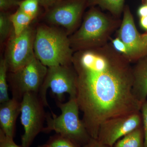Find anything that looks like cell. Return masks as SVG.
Returning a JSON list of instances; mask_svg holds the SVG:
<instances>
[{
  "instance_id": "6da1fadb",
  "label": "cell",
  "mask_w": 147,
  "mask_h": 147,
  "mask_svg": "<svg viewBox=\"0 0 147 147\" xmlns=\"http://www.w3.org/2000/svg\"><path fill=\"white\" fill-rule=\"evenodd\" d=\"M72 65L76 101L91 138L97 139L100 125L108 119L140 111L142 105L132 93V67L112 45L77 51Z\"/></svg>"
},
{
  "instance_id": "7a4b0ae2",
  "label": "cell",
  "mask_w": 147,
  "mask_h": 147,
  "mask_svg": "<svg viewBox=\"0 0 147 147\" xmlns=\"http://www.w3.org/2000/svg\"><path fill=\"white\" fill-rule=\"evenodd\" d=\"M35 57L47 67L72 64L74 55L67 33L54 27L40 26L35 33Z\"/></svg>"
},
{
  "instance_id": "3957f363",
  "label": "cell",
  "mask_w": 147,
  "mask_h": 147,
  "mask_svg": "<svg viewBox=\"0 0 147 147\" xmlns=\"http://www.w3.org/2000/svg\"><path fill=\"white\" fill-rule=\"evenodd\" d=\"M119 22L96 9L86 14L81 27L69 38L73 50L79 51L104 46Z\"/></svg>"
},
{
  "instance_id": "277c9868",
  "label": "cell",
  "mask_w": 147,
  "mask_h": 147,
  "mask_svg": "<svg viewBox=\"0 0 147 147\" xmlns=\"http://www.w3.org/2000/svg\"><path fill=\"white\" fill-rule=\"evenodd\" d=\"M57 105L60 109V115L57 116L53 113L52 117L50 114H46L47 126L44 127L42 131L48 133L55 131L79 146H83L91 137L79 118L80 109L76 98H69L64 103L59 101Z\"/></svg>"
},
{
  "instance_id": "5b68a950",
  "label": "cell",
  "mask_w": 147,
  "mask_h": 147,
  "mask_svg": "<svg viewBox=\"0 0 147 147\" xmlns=\"http://www.w3.org/2000/svg\"><path fill=\"white\" fill-rule=\"evenodd\" d=\"M21 123L24 133L21 136L22 147H30L36 136L42 131L46 119L44 103L38 93L25 94L21 101Z\"/></svg>"
},
{
  "instance_id": "8992f818",
  "label": "cell",
  "mask_w": 147,
  "mask_h": 147,
  "mask_svg": "<svg viewBox=\"0 0 147 147\" xmlns=\"http://www.w3.org/2000/svg\"><path fill=\"white\" fill-rule=\"evenodd\" d=\"M49 88L60 101H61L65 93L68 94L69 98H76L77 76L73 66L70 65L48 67L38 93L45 107L49 106L47 99V90Z\"/></svg>"
},
{
  "instance_id": "52a82bcc",
  "label": "cell",
  "mask_w": 147,
  "mask_h": 147,
  "mask_svg": "<svg viewBox=\"0 0 147 147\" xmlns=\"http://www.w3.org/2000/svg\"><path fill=\"white\" fill-rule=\"evenodd\" d=\"M47 69L48 67L35 56L26 64L15 72H11V88L12 97L21 101L27 93H38Z\"/></svg>"
},
{
  "instance_id": "ba28073f",
  "label": "cell",
  "mask_w": 147,
  "mask_h": 147,
  "mask_svg": "<svg viewBox=\"0 0 147 147\" xmlns=\"http://www.w3.org/2000/svg\"><path fill=\"white\" fill-rule=\"evenodd\" d=\"M35 34L29 26L18 36L13 32L9 38L5 59L8 69L14 72L26 64L34 57Z\"/></svg>"
},
{
  "instance_id": "9c48e42d",
  "label": "cell",
  "mask_w": 147,
  "mask_h": 147,
  "mask_svg": "<svg viewBox=\"0 0 147 147\" xmlns=\"http://www.w3.org/2000/svg\"><path fill=\"white\" fill-rule=\"evenodd\" d=\"M142 126L140 111L115 117L101 124L97 139L103 144L113 147L121 138Z\"/></svg>"
},
{
  "instance_id": "30bf717a",
  "label": "cell",
  "mask_w": 147,
  "mask_h": 147,
  "mask_svg": "<svg viewBox=\"0 0 147 147\" xmlns=\"http://www.w3.org/2000/svg\"><path fill=\"white\" fill-rule=\"evenodd\" d=\"M118 38L127 47L126 59L129 62L138 61L147 55V34H141L135 26L134 18L128 7L123 10V17Z\"/></svg>"
},
{
  "instance_id": "8fae6325",
  "label": "cell",
  "mask_w": 147,
  "mask_h": 147,
  "mask_svg": "<svg viewBox=\"0 0 147 147\" xmlns=\"http://www.w3.org/2000/svg\"><path fill=\"white\" fill-rule=\"evenodd\" d=\"M87 0H64L48 10L46 19L50 24L63 27L69 33L79 24Z\"/></svg>"
},
{
  "instance_id": "7c38bea8",
  "label": "cell",
  "mask_w": 147,
  "mask_h": 147,
  "mask_svg": "<svg viewBox=\"0 0 147 147\" xmlns=\"http://www.w3.org/2000/svg\"><path fill=\"white\" fill-rule=\"evenodd\" d=\"M21 111V101L14 98L1 103L0 129L6 136L14 137L16 119Z\"/></svg>"
},
{
  "instance_id": "4fadbf2b",
  "label": "cell",
  "mask_w": 147,
  "mask_h": 147,
  "mask_svg": "<svg viewBox=\"0 0 147 147\" xmlns=\"http://www.w3.org/2000/svg\"><path fill=\"white\" fill-rule=\"evenodd\" d=\"M132 92L137 101L143 104L147 97V55L137 61L132 67Z\"/></svg>"
},
{
  "instance_id": "5bb4252c",
  "label": "cell",
  "mask_w": 147,
  "mask_h": 147,
  "mask_svg": "<svg viewBox=\"0 0 147 147\" xmlns=\"http://www.w3.org/2000/svg\"><path fill=\"white\" fill-rule=\"evenodd\" d=\"M113 147H144L143 126L134 129L118 140Z\"/></svg>"
},
{
  "instance_id": "9a60e30c",
  "label": "cell",
  "mask_w": 147,
  "mask_h": 147,
  "mask_svg": "<svg viewBox=\"0 0 147 147\" xmlns=\"http://www.w3.org/2000/svg\"><path fill=\"white\" fill-rule=\"evenodd\" d=\"M124 2L125 0H87V5H98L118 17L123 11Z\"/></svg>"
},
{
  "instance_id": "2e32d148",
  "label": "cell",
  "mask_w": 147,
  "mask_h": 147,
  "mask_svg": "<svg viewBox=\"0 0 147 147\" xmlns=\"http://www.w3.org/2000/svg\"><path fill=\"white\" fill-rule=\"evenodd\" d=\"M10 18L13 25V33L16 36L21 34L28 28L34 19L19 8L15 13L10 15Z\"/></svg>"
},
{
  "instance_id": "e0dca14e",
  "label": "cell",
  "mask_w": 147,
  "mask_h": 147,
  "mask_svg": "<svg viewBox=\"0 0 147 147\" xmlns=\"http://www.w3.org/2000/svg\"><path fill=\"white\" fill-rule=\"evenodd\" d=\"M8 65L5 59L0 61V103L10 99L9 96L7 84V71Z\"/></svg>"
},
{
  "instance_id": "ac0fdd59",
  "label": "cell",
  "mask_w": 147,
  "mask_h": 147,
  "mask_svg": "<svg viewBox=\"0 0 147 147\" xmlns=\"http://www.w3.org/2000/svg\"><path fill=\"white\" fill-rule=\"evenodd\" d=\"M10 15L5 11L0 13V41L3 43L13 32V27L10 20Z\"/></svg>"
},
{
  "instance_id": "d6986e66",
  "label": "cell",
  "mask_w": 147,
  "mask_h": 147,
  "mask_svg": "<svg viewBox=\"0 0 147 147\" xmlns=\"http://www.w3.org/2000/svg\"><path fill=\"white\" fill-rule=\"evenodd\" d=\"M39 5L38 0H22L19 3L18 8L34 18L38 12Z\"/></svg>"
},
{
  "instance_id": "ffe728a7",
  "label": "cell",
  "mask_w": 147,
  "mask_h": 147,
  "mask_svg": "<svg viewBox=\"0 0 147 147\" xmlns=\"http://www.w3.org/2000/svg\"><path fill=\"white\" fill-rule=\"evenodd\" d=\"M46 145L49 147H81L67 138L57 134L50 137Z\"/></svg>"
},
{
  "instance_id": "44dd1931",
  "label": "cell",
  "mask_w": 147,
  "mask_h": 147,
  "mask_svg": "<svg viewBox=\"0 0 147 147\" xmlns=\"http://www.w3.org/2000/svg\"><path fill=\"white\" fill-rule=\"evenodd\" d=\"M142 120V126L144 133V147H147V101L142 104L140 110Z\"/></svg>"
},
{
  "instance_id": "7402d4cb",
  "label": "cell",
  "mask_w": 147,
  "mask_h": 147,
  "mask_svg": "<svg viewBox=\"0 0 147 147\" xmlns=\"http://www.w3.org/2000/svg\"><path fill=\"white\" fill-rule=\"evenodd\" d=\"M0 147H22L14 142L13 138L6 136L0 129Z\"/></svg>"
},
{
  "instance_id": "603a6c76",
  "label": "cell",
  "mask_w": 147,
  "mask_h": 147,
  "mask_svg": "<svg viewBox=\"0 0 147 147\" xmlns=\"http://www.w3.org/2000/svg\"><path fill=\"white\" fill-rule=\"evenodd\" d=\"M112 45L117 52L123 55L125 57H126L128 52L127 47L119 38H116L115 39L113 40Z\"/></svg>"
},
{
  "instance_id": "cb8c5ba5",
  "label": "cell",
  "mask_w": 147,
  "mask_h": 147,
  "mask_svg": "<svg viewBox=\"0 0 147 147\" xmlns=\"http://www.w3.org/2000/svg\"><path fill=\"white\" fill-rule=\"evenodd\" d=\"M21 1L19 0H0V9L1 11H5L9 9L18 6Z\"/></svg>"
},
{
  "instance_id": "d4e9b609",
  "label": "cell",
  "mask_w": 147,
  "mask_h": 147,
  "mask_svg": "<svg viewBox=\"0 0 147 147\" xmlns=\"http://www.w3.org/2000/svg\"><path fill=\"white\" fill-rule=\"evenodd\" d=\"M64 0H38L40 5L45 9L49 10L53 7L61 2Z\"/></svg>"
},
{
  "instance_id": "484cf974",
  "label": "cell",
  "mask_w": 147,
  "mask_h": 147,
  "mask_svg": "<svg viewBox=\"0 0 147 147\" xmlns=\"http://www.w3.org/2000/svg\"><path fill=\"white\" fill-rule=\"evenodd\" d=\"M82 147H111L103 144L97 139L91 138L86 144Z\"/></svg>"
},
{
  "instance_id": "4316f807",
  "label": "cell",
  "mask_w": 147,
  "mask_h": 147,
  "mask_svg": "<svg viewBox=\"0 0 147 147\" xmlns=\"http://www.w3.org/2000/svg\"><path fill=\"white\" fill-rule=\"evenodd\" d=\"M138 15L140 18L147 16V4L141 6L137 11Z\"/></svg>"
},
{
  "instance_id": "83f0119b",
  "label": "cell",
  "mask_w": 147,
  "mask_h": 147,
  "mask_svg": "<svg viewBox=\"0 0 147 147\" xmlns=\"http://www.w3.org/2000/svg\"><path fill=\"white\" fill-rule=\"evenodd\" d=\"M140 22L141 27L147 30V16L141 18Z\"/></svg>"
},
{
  "instance_id": "f1b7e54d",
  "label": "cell",
  "mask_w": 147,
  "mask_h": 147,
  "mask_svg": "<svg viewBox=\"0 0 147 147\" xmlns=\"http://www.w3.org/2000/svg\"><path fill=\"white\" fill-rule=\"evenodd\" d=\"M38 147H49L48 146H47V145H46V144H45L44 145H41V146H38Z\"/></svg>"
}]
</instances>
